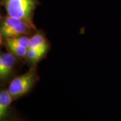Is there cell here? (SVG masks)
I'll list each match as a JSON object with an SVG mask.
<instances>
[{"instance_id":"obj_1","label":"cell","mask_w":121,"mask_h":121,"mask_svg":"<svg viewBox=\"0 0 121 121\" xmlns=\"http://www.w3.org/2000/svg\"><path fill=\"white\" fill-rule=\"evenodd\" d=\"M7 16L32 23V16L38 5L36 0H3Z\"/></svg>"},{"instance_id":"obj_2","label":"cell","mask_w":121,"mask_h":121,"mask_svg":"<svg viewBox=\"0 0 121 121\" xmlns=\"http://www.w3.org/2000/svg\"><path fill=\"white\" fill-rule=\"evenodd\" d=\"M37 77L36 70L31 69L26 73L14 78L8 88L13 100L20 99L28 94L35 86Z\"/></svg>"},{"instance_id":"obj_3","label":"cell","mask_w":121,"mask_h":121,"mask_svg":"<svg viewBox=\"0 0 121 121\" xmlns=\"http://www.w3.org/2000/svg\"><path fill=\"white\" fill-rule=\"evenodd\" d=\"M16 65V56L10 52H1L0 55V79L5 82L11 78Z\"/></svg>"},{"instance_id":"obj_4","label":"cell","mask_w":121,"mask_h":121,"mask_svg":"<svg viewBox=\"0 0 121 121\" xmlns=\"http://www.w3.org/2000/svg\"><path fill=\"white\" fill-rule=\"evenodd\" d=\"M13 101L8 90L0 91V121H9L15 117L13 115L12 103Z\"/></svg>"},{"instance_id":"obj_5","label":"cell","mask_w":121,"mask_h":121,"mask_svg":"<svg viewBox=\"0 0 121 121\" xmlns=\"http://www.w3.org/2000/svg\"><path fill=\"white\" fill-rule=\"evenodd\" d=\"M35 28V25L26 21H22L17 25L14 26L12 29L5 32L4 33L1 35V40H6V39H11L13 37H16L19 36L26 35L29 33L32 30Z\"/></svg>"},{"instance_id":"obj_6","label":"cell","mask_w":121,"mask_h":121,"mask_svg":"<svg viewBox=\"0 0 121 121\" xmlns=\"http://www.w3.org/2000/svg\"><path fill=\"white\" fill-rule=\"evenodd\" d=\"M48 48V47L38 48H28L25 56L26 60L30 64L35 65L37 62H39L43 58V56L46 54Z\"/></svg>"},{"instance_id":"obj_7","label":"cell","mask_w":121,"mask_h":121,"mask_svg":"<svg viewBox=\"0 0 121 121\" xmlns=\"http://www.w3.org/2000/svg\"><path fill=\"white\" fill-rule=\"evenodd\" d=\"M4 44L8 50H9V52L13 54L15 56L20 58H24L26 56L28 51L27 48L19 46L9 40H5Z\"/></svg>"},{"instance_id":"obj_8","label":"cell","mask_w":121,"mask_h":121,"mask_svg":"<svg viewBox=\"0 0 121 121\" xmlns=\"http://www.w3.org/2000/svg\"><path fill=\"white\" fill-rule=\"evenodd\" d=\"M47 47H48L47 40L44 36L40 32L35 34L30 39V44L28 48H38Z\"/></svg>"},{"instance_id":"obj_9","label":"cell","mask_w":121,"mask_h":121,"mask_svg":"<svg viewBox=\"0 0 121 121\" xmlns=\"http://www.w3.org/2000/svg\"><path fill=\"white\" fill-rule=\"evenodd\" d=\"M30 38L28 37V36L22 35V36H19L6 39V40H9L12 41L13 43L16 44L17 45L23 47L27 48L28 49L29 44H30Z\"/></svg>"},{"instance_id":"obj_10","label":"cell","mask_w":121,"mask_h":121,"mask_svg":"<svg viewBox=\"0 0 121 121\" xmlns=\"http://www.w3.org/2000/svg\"><path fill=\"white\" fill-rule=\"evenodd\" d=\"M24 121L22 120V119H20V118H13V119H12V120H10V121Z\"/></svg>"}]
</instances>
